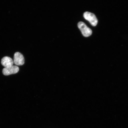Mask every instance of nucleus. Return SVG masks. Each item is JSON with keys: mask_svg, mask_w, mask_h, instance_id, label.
<instances>
[{"mask_svg": "<svg viewBox=\"0 0 128 128\" xmlns=\"http://www.w3.org/2000/svg\"><path fill=\"white\" fill-rule=\"evenodd\" d=\"M78 28L80 30L83 36L88 37L92 34V32L90 28H88L87 26L82 22H80L78 24Z\"/></svg>", "mask_w": 128, "mask_h": 128, "instance_id": "obj_1", "label": "nucleus"}, {"mask_svg": "<svg viewBox=\"0 0 128 128\" xmlns=\"http://www.w3.org/2000/svg\"><path fill=\"white\" fill-rule=\"evenodd\" d=\"M84 18L90 22L92 26H96L98 22L96 16L93 14L88 12H85L84 15Z\"/></svg>", "mask_w": 128, "mask_h": 128, "instance_id": "obj_2", "label": "nucleus"}, {"mask_svg": "<svg viewBox=\"0 0 128 128\" xmlns=\"http://www.w3.org/2000/svg\"><path fill=\"white\" fill-rule=\"evenodd\" d=\"M19 68L16 66L5 68L2 70V73L4 76H8L12 74H15L18 72Z\"/></svg>", "mask_w": 128, "mask_h": 128, "instance_id": "obj_3", "label": "nucleus"}, {"mask_svg": "<svg viewBox=\"0 0 128 128\" xmlns=\"http://www.w3.org/2000/svg\"><path fill=\"white\" fill-rule=\"evenodd\" d=\"M14 62L16 65H24V59L23 55L20 52H16L14 55Z\"/></svg>", "mask_w": 128, "mask_h": 128, "instance_id": "obj_4", "label": "nucleus"}, {"mask_svg": "<svg viewBox=\"0 0 128 128\" xmlns=\"http://www.w3.org/2000/svg\"><path fill=\"white\" fill-rule=\"evenodd\" d=\"M1 63L4 68H8L12 66L13 65L14 62L13 60L10 58L5 56L2 59Z\"/></svg>", "mask_w": 128, "mask_h": 128, "instance_id": "obj_5", "label": "nucleus"}]
</instances>
